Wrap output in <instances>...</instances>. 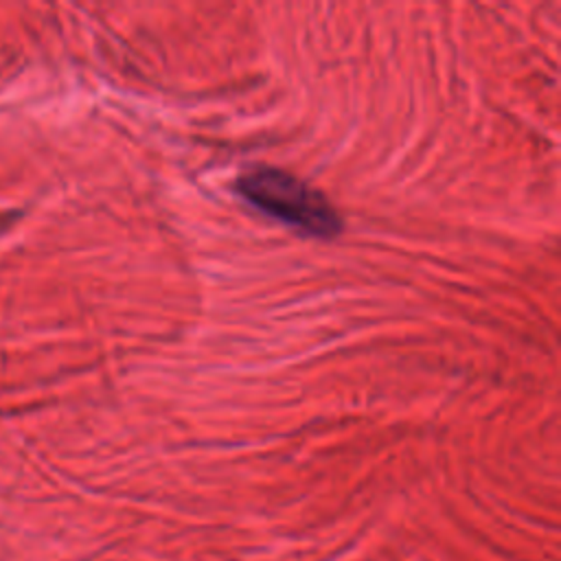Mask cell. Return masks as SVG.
Returning a JSON list of instances; mask_svg holds the SVG:
<instances>
[{"mask_svg": "<svg viewBox=\"0 0 561 561\" xmlns=\"http://www.w3.org/2000/svg\"><path fill=\"white\" fill-rule=\"evenodd\" d=\"M237 191L254 208L302 234L329 239L342 230V219L333 204L318 188L285 169H248L239 175Z\"/></svg>", "mask_w": 561, "mask_h": 561, "instance_id": "6da1fadb", "label": "cell"}]
</instances>
